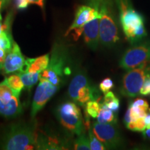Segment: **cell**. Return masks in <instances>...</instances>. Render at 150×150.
I'll use <instances>...</instances> for the list:
<instances>
[{
	"label": "cell",
	"instance_id": "1",
	"mask_svg": "<svg viewBox=\"0 0 150 150\" xmlns=\"http://www.w3.org/2000/svg\"><path fill=\"white\" fill-rule=\"evenodd\" d=\"M37 132L32 125L16 123L5 131L0 147L6 150H31L38 149Z\"/></svg>",
	"mask_w": 150,
	"mask_h": 150
},
{
	"label": "cell",
	"instance_id": "2",
	"mask_svg": "<svg viewBox=\"0 0 150 150\" xmlns=\"http://www.w3.org/2000/svg\"><path fill=\"white\" fill-rule=\"evenodd\" d=\"M67 61L68 52L66 48L60 44H56L52 50L48 67L40 72V77L50 81L59 87L64 76L71 74L70 68L67 65Z\"/></svg>",
	"mask_w": 150,
	"mask_h": 150
},
{
	"label": "cell",
	"instance_id": "3",
	"mask_svg": "<svg viewBox=\"0 0 150 150\" xmlns=\"http://www.w3.org/2000/svg\"><path fill=\"white\" fill-rule=\"evenodd\" d=\"M99 13V40L103 45L110 47L120 40L117 24L112 13L110 0H100Z\"/></svg>",
	"mask_w": 150,
	"mask_h": 150
},
{
	"label": "cell",
	"instance_id": "4",
	"mask_svg": "<svg viewBox=\"0 0 150 150\" xmlns=\"http://www.w3.org/2000/svg\"><path fill=\"white\" fill-rule=\"evenodd\" d=\"M56 115L60 123L67 131L76 136L84 133L85 125L77 104L73 102L63 103L58 107Z\"/></svg>",
	"mask_w": 150,
	"mask_h": 150
},
{
	"label": "cell",
	"instance_id": "5",
	"mask_svg": "<svg viewBox=\"0 0 150 150\" xmlns=\"http://www.w3.org/2000/svg\"><path fill=\"white\" fill-rule=\"evenodd\" d=\"M68 93L76 104L83 106L89 101L97 100L99 96V91L90 84L88 79L83 73L74 76L69 86Z\"/></svg>",
	"mask_w": 150,
	"mask_h": 150
},
{
	"label": "cell",
	"instance_id": "6",
	"mask_svg": "<svg viewBox=\"0 0 150 150\" xmlns=\"http://www.w3.org/2000/svg\"><path fill=\"white\" fill-rule=\"evenodd\" d=\"M20 95L13 91L5 80L0 83V115L6 118L16 117L22 112Z\"/></svg>",
	"mask_w": 150,
	"mask_h": 150
},
{
	"label": "cell",
	"instance_id": "7",
	"mask_svg": "<svg viewBox=\"0 0 150 150\" xmlns=\"http://www.w3.org/2000/svg\"><path fill=\"white\" fill-rule=\"evenodd\" d=\"M150 63H144L139 67L127 70L122 81L121 93L124 96L136 97L140 93L144 80L147 72V66Z\"/></svg>",
	"mask_w": 150,
	"mask_h": 150
},
{
	"label": "cell",
	"instance_id": "8",
	"mask_svg": "<svg viewBox=\"0 0 150 150\" xmlns=\"http://www.w3.org/2000/svg\"><path fill=\"white\" fill-rule=\"evenodd\" d=\"M150 62V42L137 44L127 50L120 61V66L130 70Z\"/></svg>",
	"mask_w": 150,
	"mask_h": 150
},
{
	"label": "cell",
	"instance_id": "9",
	"mask_svg": "<svg viewBox=\"0 0 150 150\" xmlns=\"http://www.w3.org/2000/svg\"><path fill=\"white\" fill-rule=\"evenodd\" d=\"M94 134L106 149H114L122 145L123 140L115 124L94 122L92 125Z\"/></svg>",
	"mask_w": 150,
	"mask_h": 150
},
{
	"label": "cell",
	"instance_id": "10",
	"mask_svg": "<svg viewBox=\"0 0 150 150\" xmlns=\"http://www.w3.org/2000/svg\"><path fill=\"white\" fill-rule=\"evenodd\" d=\"M40 83L38 86L33 97L31 106V117L34 118L37 113L45 106L47 102L56 93L59 87L51 83L50 81L40 77Z\"/></svg>",
	"mask_w": 150,
	"mask_h": 150
},
{
	"label": "cell",
	"instance_id": "11",
	"mask_svg": "<svg viewBox=\"0 0 150 150\" xmlns=\"http://www.w3.org/2000/svg\"><path fill=\"white\" fill-rule=\"evenodd\" d=\"M99 11L88 5H83L79 7L75 13V17L72 24L67 29L65 36L70 32H74V40H77L81 33L83 32L84 26L88 22L95 18H99Z\"/></svg>",
	"mask_w": 150,
	"mask_h": 150
},
{
	"label": "cell",
	"instance_id": "12",
	"mask_svg": "<svg viewBox=\"0 0 150 150\" xmlns=\"http://www.w3.org/2000/svg\"><path fill=\"white\" fill-rule=\"evenodd\" d=\"M26 59L22 55L18 45L13 42V47L6 54L3 63H0V70L4 74L22 71L25 66Z\"/></svg>",
	"mask_w": 150,
	"mask_h": 150
},
{
	"label": "cell",
	"instance_id": "13",
	"mask_svg": "<svg viewBox=\"0 0 150 150\" xmlns=\"http://www.w3.org/2000/svg\"><path fill=\"white\" fill-rule=\"evenodd\" d=\"M120 22L127 38L131 42L136 29L144 23L142 16L132 8L120 12Z\"/></svg>",
	"mask_w": 150,
	"mask_h": 150
},
{
	"label": "cell",
	"instance_id": "14",
	"mask_svg": "<svg viewBox=\"0 0 150 150\" xmlns=\"http://www.w3.org/2000/svg\"><path fill=\"white\" fill-rule=\"evenodd\" d=\"M84 40L91 50H96L98 47L99 40V18L91 20L84 26Z\"/></svg>",
	"mask_w": 150,
	"mask_h": 150
},
{
	"label": "cell",
	"instance_id": "15",
	"mask_svg": "<svg viewBox=\"0 0 150 150\" xmlns=\"http://www.w3.org/2000/svg\"><path fill=\"white\" fill-rule=\"evenodd\" d=\"M50 54L41 56L35 59H27L23 70L29 72H41L47 69L50 63Z\"/></svg>",
	"mask_w": 150,
	"mask_h": 150
},
{
	"label": "cell",
	"instance_id": "16",
	"mask_svg": "<svg viewBox=\"0 0 150 150\" xmlns=\"http://www.w3.org/2000/svg\"><path fill=\"white\" fill-rule=\"evenodd\" d=\"M101 108L97 115V122L99 123H110L115 124L117 122L116 112L109 109L103 103H100Z\"/></svg>",
	"mask_w": 150,
	"mask_h": 150
},
{
	"label": "cell",
	"instance_id": "17",
	"mask_svg": "<svg viewBox=\"0 0 150 150\" xmlns=\"http://www.w3.org/2000/svg\"><path fill=\"white\" fill-rule=\"evenodd\" d=\"M18 74L20 75V78L23 82L24 88L30 89L35 84L37 83L40 79V72H29L26 71H19Z\"/></svg>",
	"mask_w": 150,
	"mask_h": 150
},
{
	"label": "cell",
	"instance_id": "18",
	"mask_svg": "<svg viewBox=\"0 0 150 150\" xmlns=\"http://www.w3.org/2000/svg\"><path fill=\"white\" fill-rule=\"evenodd\" d=\"M4 80L15 93L20 95L22 89L24 88V86L20 75L18 74L10 75L8 77L6 78Z\"/></svg>",
	"mask_w": 150,
	"mask_h": 150
},
{
	"label": "cell",
	"instance_id": "19",
	"mask_svg": "<svg viewBox=\"0 0 150 150\" xmlns=\"http://www.w3.org/2000/svg\"><path fill=\"white\" fill-rule=\"evenodd\" d=\"M103 104L106 105L107 107L112 110L113 112H117L120 108V100L115 97L114 93L111 91H108L105 93Z\"/></svg>",
	"mask_w": 150,
	"mask_h": 150
},
{
	"label": "cell",
	"instance_id": "20",
	"mask_svg": "<svg viewBox=\"0 0 150 150\" xmlns=\"http://www.w3.org/2000/svg\"><path fill=\"white\" fill-rule=\"evenodd\" d=\"M85 112L87 113L90 117L97 118L98 115L101 105L98 100H91L86 103L85 106Z\"/></svg>",
	"mask_w": 150,
	"mask_h": 150
},
{
	"label": "cell",
	"instance_id": "21",
	"mask_svg": "<svg viewBox=\"0 0 150 150\" xmlns=\"http://www.w3.org/2000/svg\"><path fill=\"white\" fill-rule=\"evenodd\" d=\"M13 42L9 35V31H3L0 34V49L5 50L8 53L13 47Z\"/></svg>",
	"mask_w": 150,
	"mask_h": 150
},
{
	"label": "cell",
	"instance_id": "22",
	"mask_svg": "<svg viewBox=\"0 0 150 150\" xmlns=\"http://www.w3.org/2000/svg\"><path fill=\"white\" fill-rule=\"evenodd\" d=\"M74 149L76 150L91 149L89 137L88 138L84 133L78 136V138L74 142Z\"/></svg>",
	"mask_w": 150,
	"mask_h": 150
},
{
	"label": "cell",
	"instance_id": "23",
	"mask_svg": "<svg viewBox=\"0 0 150 150\" xmlns=\"http://www.w3.org/2000/svg\"><path fill=\"white\" fill-rule=\"evenodd\" d=\"M88 136L90 140V147L91 150H104L106 149L105 146L103 145L102 142L99 140L98 138L94 134L92 128H89L88 129Z\"/></svg>",
	"mask_w": 150,
	"mask_h": 150
},
{
	"label": "cell",
	"instance_id": "24",
	"mask_svg": "<svg viewBox=\"0 0 150 150\" xmlns=\"http://www.w3.org/2000/svg\"><path fill=\"white\" fill-rule=\"evenodd\" d=\"M126 127L129 130L134 131H142V132L146 129L145 117L138 118L136 121L131 122L126 125Z\"/></svg>",
	"mask_w": 150,
	"mask_h": 150
},
{
	"label": "cell",
	"instance_id": "25",
	"mask_svg": "<svg viewBox=\"0 0 150 150\" xmlns=\"http://www.w3.org/2000/svg\"><path fill=\"white\" fill-rule=\"evenodd\" d=\"M114 83L110 78H106L99 83V89L103 93H106L113 87Z\"/></svg>",
	"mask_w": 150,
	"mask_h": 150
},
{
	"label": "cell",
	"instance_id": "26",
	"mask_svg": "<svg viewBox=\"0 0 150 150\" xmlns=\"http://www.w3.org/2000/svg\"><path fill=\"white\" fill-rule=\"evenodd\" d=\"M140 93L145 96L150 95V74H147L146 75V77L140 88Z\"/></svg>",
	"mask_w": 150,
	"mask_h": 150
},
{
	"label": "cell",
	"instance_id": "27",
	"mask_svg": "<svg viewBox=\"0 0 150 150\" xmlns=\"http://www.w3.org/2000/svg\"><path fill=\"white\" fill-rule=\"evenodd\" d=\"M15 3L18 9H24L27 8L29 4L28 0H15Z\"/></svg>",
	"mask_w": 150,
	"mask_h": 150
},
{
	"label": "cell",
	"instance_id": "28",
	"mask_svg": "<svg viewBox=\"0 0 150 150\" xmlns=\"http://www.w3.org/2000/svg\"><path fill=\"white\" fill-rule=\"evenodd\" d=\"M10 18H7L4 24H1L0 22V34L3 31H9V26H10Z\"/></svg>",
	"mask_w": 150,
	"mask_h": 150
},
{
	"label": "cell",
	"instance_id": "29",
	"mask_svg": "<svg viewBox=\"0 0 150 150\" xmlns=\"http://www.w3.org/2000/svg\"><path fill=\"white\" fill-rule=\"evenodd\" d=\"M29 4H36L40 6L41 8H44V2L45 0H28Z\"/></svg>",
	"mask_w": 150,
	"mask_h": 150
},
{
	"label": "cell",
	"instance_id": "30",
	"mask_svg": "<svg viewBox=\"0 0 150 150\" xmlns=\"http://www.w3.org/2000/svg\"><path fill=\"white\" fill-rule=\"evenodd\" d=\"M6 54L7 52L5 50H2V49H0V63H3L4 61Z\"/></svg>",
	"mask_w": 150,
	"mask_h": 150
},
{
	"label": "cell",
	"instance_id": "31",
	"mask_svg": "<svg viewBox=\"0 0 150 150\" xmlns=\"http://www.w3.org/2000/svg\"><path fill=\"white\" fill-rule=\"evenodd\" d=\"M145 123L146 125V129L150 128V112L147 114V115L145 117Z\"/></svg>",
	"mask_w": 150,
	"mask_h": 150
},
{
	"label": "cell",
	"instance_id": "32",
	"mask_svg": "<svg viewBox=\"0 0 150 150\" xmlns=\"http://www.w3.org/2000/svg\"><path fill=\"white\" fill-rule=\"evenodd\" d=\"M142 134H143V136L145 137V138H149V139H150V128L147 129V130H145V131H142Z\"/></svg>",
	"mask_w": 150,
	"mask_h": 150
},
{
	"label": "cell",
	"instance_id": "33",
	"mask_svg": "<svg viewBox=\"0 0 150 150\" xmlns=\"http://www.w3.org/2000/svg\"><path fill=\"white\" fill-rule=\"evenodd\" d=\"M4 3L3 1H1V0H0V10H1V6H2ZM1 20H2V17L1 16V13H0V22L1 21Z\"/></svg>",
	"mask_w": 150,
	"mask_h": 150
},
{
	"label": "cell",
	"instance_id": "34",
	"mask_svg": "<svg viewBox=\"0 0 150 150\" xmlns=\"http://www.w3.org/2000/svg\"><path fill=\"white\" fill-rule=\"evenodd\" d=\"M1 1H4V0H1Z\"/></svg>",
	"mask_w": 150,
	"mask_h": 150
}]
</instances>
